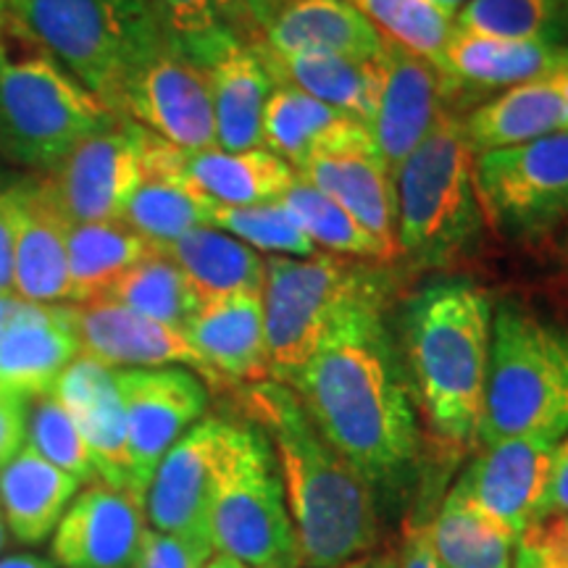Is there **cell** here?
Listing matches in <instances>:
<instances>
[{"label":"cell","instance_id":"1","mask_svg":"<svg viewBox=\"0 0 568 568\" xmlns=\"http://www.w3.org/2000/svg\"><path fill=\"white\" fill-rule=\"evenodd\" d=\"M287 387L368 487L403 485L418 456V422L379 297L347 305Z\"/></svg>","mask_w":568,"mask_h":568},{"label":"cell","instance_id":"2","mask_svg":"<svg viewBox=\"0 0 568 568\" xmlns=\"http://www.w3.org/2000/svg\"><path fill=\"white\" fill-rule=\"evenodd\" d=\"M280 466L303 568H343L379 539L374 489L311 422L287 385L264 379L245 393Z\"/></svg>","mask_w":568,"mask_h":568},{"label":"cell","instance_id":"3","mask_svg":"<svg viewBox=\"0 0 568 568\" xmlns=\"http://www.w3.org/2000/svg\"><path fill=\"white\" fill-rule=\"evenodd\" d=\"M403 343L414 389L445 443H479L493 347V303L477 284H432L408 303Z\"/></svg>","mask_w":568,"mask_h":568},{"label":"cell","instance_id":"4","mask_svg":"<svg viewBox=\"0 0 568 568\" xmlns=\"http://www.w3.org/2000/svg\"><path fill=\"white\" fill-rule=\"evenodd\" d=\"M116 116L9 13L0 27V151L21 166L55 169Z\"/></svg>","mask_w":568,"mask_h":568},{"label":"cell","instance_id":"5","mask_svg":"<svg viewBox=\"0 0 568 568\" xmlns=\"http://www.w3.org/2000/svg\"><path fill=\"white\" fill-rule=\"evenodd\" d=\"M9 13L119 116L126 84L166 45L153 0H9Z\"/></svg>","mask_w":568,"mask_h":568},{"label":"cell","instance_id":"6","mask_svg":"<svg viewBox=\"0 0 568 568\" xmlns=\"http://www.w3.org/2000/svg\"><path fill=\"white\" fill-rule=\"evenodd\" d=\"M568 435V326L503 303L493 316V347L479 443Z\"/></svg>","mask_w":568,"mask_h":568},{"label":"cell","instance_id":"7","mask_svg":"<svg viewBox=\"0 0 568 568\" xmlns=\"http://www.w3.org/2000/svg\"><path fill=\"white\" fill-rule=\"evenodd\" d=\"M397 251L414 266L437 268L479 243L485 213L474 187V153L464 119L443 109L395 180Z\"/></svg>","mask_w":568,"mask_h":568},{"label":"cell","instance_id":"8","mask_svg":"<svg viewBox=\"0 0 568 568\" xmlns=\"http://www.w3.org/2000/svg\"><path fill=\"white\" fill-rule=\"evenodd\" d=\"M213 552L251 568H303L280 466L266 435L232 424L209 510Z\"/></svg>","mask_w":568,"mask_h":568},{"label":"cell","instance_id":"9","mask_svg":"<svg viewBox=\"0 0 568 568\" xmlns=\"http://www.w3.org/2000/svg\"><path fill=\"white\" fill-rule=\"evenodd\" d=\"M268 379L290 385L347 305L379 297L372 274L335 253L268 255L264 282Z\"/></svg>","mask_w":568,"mask_h":568},{"label":"cell","instance_id":"10","mask_svg":"<svg viewBox=\"0 0 568 568\" xmlns=\"http://www.w3.org/2000/svg\"><path fill=\"white\" fill-rule=\"evenodd\" d=\"M474 187L506 237H539L568 219V132L474 155Z\"/></svg>","mask_w":568,"mask_h":568},{"label":"cell","instance_id":"11","mask_svg":"<svg viewBox=\"0 0 568 568\" xmlns=\"http://www.w3.org/2000/svg\"><path fill=\"white\" fill-rule=\"evenodd\" d=\"M113 382L124 408L134 489L145 497L163 456L203 418L209 389L182 366L113 368Z\"/></svg>","mask_w":568,"mask_h":568},{"label":"cell","instance_id":"12","mask_svg":"<svg viewBox=\"0 0 568 568\" xmlns=\"http://www.w3.org/2000/svg\"><path fill=\"white\" fill-rule=\"evenodd\" d=\"M148 130L116 116L90 134L48 176L55 201L71 224L122 222L142 180Z\"/></svg>","mask_w":568,"mask_h":568},{"label":"cell","instance_id":"13","mask_svg":"<svg viewBox=\"0 0 568 568\" xmlns=\"http://www.w3.org/2000/svg\"><path fill=\"white\" fill-rule=\"evenodd\" d=\"M122 116L182 151L216 148L209 77L169 40L126 84Z\"/></svg>","mask_w":568,"mask_h":568},{"label":"cell","instance_id":"14","mask_svg":"<svg viewBox=\"0 0 568 568\" xmlns=\"http://www.w3.org/2000/svg\"><path fill=\"white\" fill-rule=\"evenodd\" d=\"M379 92L368 134L389 174L397 172L408 155L435 126L445 109L447 80L435 63L385 38L379 59Z\"/></svg>","mask_w":568,"mask_h":568},{"label":"cell","instance_id":"15","mask_svg":"<svg viewBox=\"0 0 568 568\" xmlns=\"http://www.w3.org/2000/svg\"><path fill=\"white\" fill-rule=\"evenodd\" d=\"M230 429L224 418H201L163 456L145 493L148 527L166 535L209 537L211 497Z\"/></svg>","mask_w":568,"mask_h":568},{"label":"cell","instance_id":"16","mask_svg":"<svg viewBox=\"0 0 568 568\" xmlns=\"http://www.w3.org/2000/svg\"><path fill=\"white\" fill-rule=\"evenodd\" d=\"M295 174L343 205L355 222L385 245L389 258L400 255L395 176L374 148L366 124L311 155Z\"/></svg>","mask_w":568,"mask_h":568},{"label":"cell","instance_id":"17","mask_svg":"<svg viewBox=\"0 0 568 568\" xmlns=\"http://www.w3.org/2000/svg\"><path fill=\"white\" fill-rule=\"evenodd\" d=\"M145 529V497L92 481L51 535V560L59 568H132Z\"/></svg>","mask_w":568,"mask_h":568},{"label":"cell","instance_id":"18","mask_svg":"<svg viewBox=\"0 0 568 568\" xmlns=\"http://www.w3.org/2000/svg\"><path fill=\"white\" fill-rule=\"evenodd\" d=\"M556 445L539 437H510L481 445V453L468 464L450 493L460 495L518 537L537 521Z\"/></svg>","mask_w":568,"mask_h":568},{"label":"cell","instance_id":"19","mask_svg":"<svg viewBox=\"0 0 568 568\" xmlns=\"http://www.w3.org/2000/svg\"><path fill=\"white\" fill-rule=\"evenodd\" d=\"M74 322L82 355L101 361L109 368H163L182 366L209 376L201 355L187 343L182 329L134 314L124 305L98 297L77 303Z\"/></svg>","mask_w":568,"mask_h":568},{"label":"cell","instance_id":"20","mask_svg":"<svg viewBox=\"0 0 568 568\" xmlns=\"http://www.w3.org/2000/svg\"><path fill=\"white\" fill-rule=\"evenodd\" d=\"M82 355L74 308L24 303L0 332V393L24 400L48 395Z\"/></svg>","mask_w":568,"mask_h":568},{"label":"cell","instance_id":"21","mask_svg":"<svg viewBox=\"0 0 568 568\" xmlns=\"http://www.w3.org/2000/svg\"><path fill=\"white\" fill-rule=\"evenodd\" d=\"M51 393L69 408V414L80 426L98 481L140 495L132 479L124 408L119 400L116 382H113V368L103 366L90 355H80L59 376Z\"/></svg>","mask_w":568,"mask_h":568},{"label":"cell","instance_id":"22","mask_svg":"<svg viewBox=\"0 0 568 568\" xmlns=\"http://www.w3.org/2000/svg\"><path fill=\"white\" fill-rule=\"evenodd\" d=\"M17 240H13V295L24 303L67 305L69 226L51 184L42 180L17 187Z\"/></svg>","mask_w":568,"mask_h":568},{"label":"cell","instance_id":"23","mask_svg":"<svg viewBox=\"0 0 568 568\" xmlns=\"http://www.w3.org/2000/svg\"><path fill=\"white\" fill-rule=\"evenodd\" d=\"M182 332L209 368L211 382L237 379L253 385L268 379L261 293L203 297Z\"/></svg>","mask_w":568,"mask_h":568},{"label":"cell","instance_id":"24","mask_svg":"<svg viewBox=\"0 0 568 568\" xmlns=\"http://www.w3.org/2000/svg\"><path fill=\"white\" fill-rule=\"evenodd\" d=\"M155 153L193 193L211 205L274 203L295 180V169L266 148L182 151L155 138Z\"/></svg>","mask_w":568,"mask_h":568},{"label":"cell","instance_id":"25","mask_svg":"<svg viewBox=\"0 0 568 568\" xmlns=\"http://www.w3.org/2000/svg\"><path fill=\"white\" fill-rule=\"evenodd\" d=\"M284 0H153L169 45L205 69L232 45H261Z\"/></svg>","mask_w":568,"mask_h":568},{"label":"cell","instance_id":"26","mask_svg":"<svg viewBox=\"0 0 568 568\" xmlns=\"http://www.w3.org/2000/svg\"><path fill=\"white\" fill-rule=\"evenodd\" d=\"M568 71V42H514L453 30L445 53L447 92L516 88Z\"/></svg>","mask_w":568,"mask_h":568},{"label":"cell","instance_id":"27","mask_svg":"<svg viewBox=\"0 0 568 568\" xmlns=\"http://www.w3.org/2000/svg\"><path fill=\"white\" fill-rule=\"evenodd\" d=\"M385 34L351 0H284L261 48L272 53H337L372 61Z\"/></svg>","mask_w":568,"mask_h":568},{"label":"cell","instance_id":"28","mask_svg":"<svg viewBox=\"0 0 568 568\" xmlns=\"http://www.w3.org/2000/svg\"><path fill=\"white\" fill-rule=\"evenodd\" d=\"M566 130L568 103L560 74L503 90L464 119V132L474 155L516 148Z\"/></svg>","mask_w":568,"mask_h":568},{"label":"cell","instance_id":"29","mask_svg":"<svg viewBox=\"0 0 568 568\" xmlns=\"http://www.w3.org/2000/svg\"><path fill=\"white\" fill-rule=\"evenodd\" d=\"M211 84L216 148L253 151L264 148L261 124L274 90V77L261 59L258 45H232L203 69Z\"/></svg>","mask_w":568,"mask_h":568},{"label":"cell","instance_id":"30","mask_svg":"<svg viewBox=\"0 0 568 568\" xmlns=\"http://www.w3.org/2000/svg\"><path fill=\"white\" fill-rule=\"evenodd\" d=\"M77 493L80 481L48 464L30 445L0 468V510L9 535L21 545H40L51 537Z\"/></svg>","mask_w":568,"mask_h":568},{"label":"cell","instance_id":"31","mask_svg":"<svg viewBox=\"0 0 568 568\" xmlns=\"http://www.w3.org/2000/svg\"><path fill=\"white\" fill-rule=\"evenodd\" d=\"M258 53L272 71L274 82L293 84L305 95L316 98L332 109L351 113L368 126L379 92V63L376 59H351L337 53H272L258 45Z\"/></svg>","mask_w":568,"mask_h":568},{"label":"cell","instance_id":"32","mask_svg":"<svg viewBox=\"0 0 568 568\" xmlns=\"http://www.w3.org/2000/svg\"><path fill=\"white\" fill-rule=\"evenodd\" d=\"M211 203L184 184L155 153V138L148 132L142 155V180L126 203L122 222L155 251H166L182 234L209 224Z\"/></svg>","mask_w":568,"mask_h":568},{"label":"cell","instance_id":"33","mask_svg":"<svg viewBox=\"0 0 568 568\" xmlns=\"http://www.w3.org/2000/svg\"><path fill=\"white\" fill-rule=\"evenodd\" d=\"M358 126H364V122H358L351 113L332 109L293 84L274 82L264 109L261 142L266 151H272L276 159L297 172L311 155Z\"/></svg>","mask_w":568,"mask_h":568},{"label":"cell","instance_id":"34","mask_svg":"<svg viewBox=\"0 0 568 568\" xmlns=\"http://www.w3.org/2000/svg\"><path fill=\"white\" fill-rule=\"evenodd\" d=\"M163 253L182 268L201 301L232 293H264V255L216 226H195Z\"/></svg>","mask_w":568,"mask_h":568},{"label":"cell","instance_id":"35","mask_svg":"<svg viewBox=\"0 0 568 568\" xmlns=\"http://www.w3.org/2000/svg\"><path fill=\"white\" fill-rule=\"evenodd\" d=\"M155 251L124 222H95L69 226V284L71 305L98 301L126 268Z\"/></svg>","mask_w":568,"mask_h":568},{"label":"cell","instance_id":"36","mask_svg":"<svg viewBox=\"0 0 568 568\" xmlns=\"http://www.w3.org/2000/svg\"><path fill=\"white\" fill-rule=\"evenodd\" d=\"M429 539L443 568H514L518 537L456 493L432 521Z\"/></svg>","mask_w":568,"mask_h":568},{"label":"cell","instance_id":"37","mask_svg":"<svg viewBox=\"0 0 568 568\" xmlns=\"http://www.w3.org/2000/svg\"><path fill=\"white\" fill-rule=\"evenodd\" d=\"M103 297L174 329H184L201 305L197 290L163 251H151L126 268Z\"/></svg>","mask_w":568,"mask_h":568},{"label":"cell","instance_id":"38","mask_svg":"<svg viewBox=\"0 0 568 568\" xmlns=\"http://www.w3.org/2000/svg\"><path fill=\"white\" fill-rule=\"evenodd\" d=\"M453 30L514 42H568V0H468Z\"/></svg>","mask_w":568,"mask_h":568},{"label":"cell","instance_id":"39","mask_svg":"<svg viewBox=\"0 0 568 568\" xmlns=\"http://www.w3.org/2000/svg\"><path fill=\"white\" fill-rule=\"evenodd\" d=\"M280 203L293 213L297 226L308 234L314 245H322L335 255H347V258L393 261L372 232H366L343 205L305 182L303 176L295 174Z\"/></svg>","mask_w":568,"mask_h":568},{"label":"cell","instance_id":"40","mask_svg":"<svg viewBox=\"0 0 568 568\" xmlns=\"http://www.w3.org/2000/svg\"><path fill=\"white\" fill-rule=\"evenodd\" d=\"M364 17L397 45L422 55L445 74L447 42L453 21L445 19L429 0H351Z\"/></svg>","mask_w":568,"mask_h":568},{"label":"cell","instance_id":"41","mask_svg":"<svg viewBox=\"0 0 568 568\" xmlns=\"http://www.w3.org/2000/svg\"><path fill=\"white\" fill-rule=\"evenodd\" d=\"M209 226L232 234L258 253L284 255V258L316 255V245L280 201L258 205H211Z\"/></svg>","mask_w":568,"mask_h":568},{"label":"cell","instance_id":"42","mask_svg":"<svg viewBox=\"0 0 568 568\" xmlns=\"http://www.w3.org/2000/svg\"><path fill=\"white\" fill-rule=\"evenodd\" d=\"M48 464L59 466L80 485L98 481L88 445H84L80 426L69 408L53 393L34 397L30 414H27V443Z\"/></svg>","mask_w":568,"mask_h":568},{"label":"cell","instance_id":"43","mask_svg":"<svg viewBox=\"0 0 568 568\" xmlns=\"http://www.w3.org/2000/svg\"><path fill=\"white\" fill-rule=\"evenodd\" d=\"M514 568H568V514L529 524L516 539Z\"/></svg>","mask_w":568,"mask_h":568},{"label":"cell","instance_id":"44","mask_svg":"<svg viewBox=\"0 0 568 568\" xmlns=\"http://www.w3.org/2000/svg\"><path fill=\"white\" fill-rule=\"evenodd\" d=\"M213 558L209 537L166 535L148 527L132 568H203Z\"/></svg>","mask_w":568,"mask_h":568},{"label":"cell","instance_id":"45","mask_svg":"<svg viewBox=\"0 0 568 568\" xmlns=\"http://www.w3.org/2000/svg\"><path fill=\"white\" fill-rule=\"evenodd\" d=\"M27 414H30V400L0 393V468L27 443Z\"/></svg>","mask_w":568,"mask_h":568},{"label":"cell","instance_id":"46","mask_svg":"<svg viewBox=\"0 0 568 568\" xmlns=\"http://www.w3.org/2000/svg\"><path fill=\"white\" fill-rule=\"evenodd\" d=\"M17 187L0 193V295H13V240H17Z\"/></svg>","mask_w":568,"mask_h":568},{"label":"cell","instance_id":"47","mask_svg":"<svg viewBox=\"0 0 568 568\" xmlns=\"http://www.w3.org/2000/svg\"><path fill=\"white\" fill-rule=\"evenodd\" d=\"M568 514V435L560 439L552 450V464H550V477L548 487H545V497L539 503V518L560 516Z\"/></svg>","mask_w":568,"mask_h":568},{"label":"cell","instance_id":"48","mask_svg":"<svg viewBox=\"0 0 568 568\" xmlns=\"http://www.w3.org/2000/svg\"><path fill=\"white\" fill-rule=\"evenodd\" d=\"M395 568H443L432 548L429 529H410L403 542L400 556L395 558Z\"/></svg>","mask_w":568,"mask_h":568},{"label":"cell","instance_id":"49","mask_svg":"<svg viewBox=\"0 0 568 568\" xmlns=\"http://www.w3.org/2000/svg\"><path fill=\"white\" fill-rule=\"evenodd\" d=\"M0 568H59L51 558L34 556V552H17V556L0 558Z\"/></svg>","mask_w":568,"mask_h":568},{"label":"cell","instance_id":"50","mask_svg":"<svg viewBox=\"0 0 568 568\" xmlns=\"http://www.w3.org/2000/svg\"><path fill=\"white\" fill-rule=\"evenodd\" d=\"M21 305H24V301L17 295H0V332L11 324V318L19 314Z\"/></svg>","mask_w":568,"mask_h":568},{"label":"cell","instance_id":"51","mask_svg":"<svg viewBox=\"0 0 568 568\" xmlns=\"http://www.w3.org/2000/svg\"><path fill=\"white\" fill-rule=\"evenodd\" d=\"M429 3L435 6V9L443 13L445 19L453 21V19H456V13L468 3V0H429Z\"/></svg>","mask_w":568,"mask_h":568},{"label":"cell","instance_id":"52","mask_svg":"<svg viewBox=\"0 0 568 568\" xmlns=\"http://www.w3.org/2000/svg\"><path fill=\"white\" fill-rule=\"evenodd\" d=\"M203 568H251V566L240 564V560H234L230 556H219V552H213V558Z\"/></svg>","mask_w":568,"mask_h":568},{"label":"cell","instance_id":"53","mask_svg":"<svg viewBox=\"0 0 568 568\" xmlns=\"http://www.w3.org/2000/svg\"><path fill=\"white\" fill-rule=\"evenodd\" d=\"M6 542H9V527H6L3 510H0V552L6 550Z\"/></svg>","mask_w":568,"mask_h":568},{"label":"cell","instance_id":"54","mask_svg":"<svg viewBox=\"0 0 568 568\" xmlns=\"http://www.w3.org/2000/svg\"><path fill=\"white\" fill-rule=\"evenodd\" d=\"M6 19H9V0H0V27Z\"/></svg>","mask_w":568,"mask_h":568},{"label":"cell","instance_id":"55","mask_svg":"<svg viewBox=\"0 0 568 568\" xmlns=\"http://www.w3.org/2000/svg\"><path fill=\"white\" fill-rule=\"evenodd\" d=\"M560 82H564V90H566V103H568V71L566 74H560ZM568 132V130H566Z\"/></svg>","mask_w":568,"mask_h":568},{"label":"cell","instance_id":"56","mask_svg":"<svg viewBox=\"0 0 568 568\" xmlns=\"http://www.w3.org/2000/svg\"><path fill=\"white\" fill-rule=\"evenodd\" d=\"M361 566H364V558L353 560V564H347V566H343V568H361Z\"/></svg>","mask_w":568,"mask_h":568}]
</instances>
